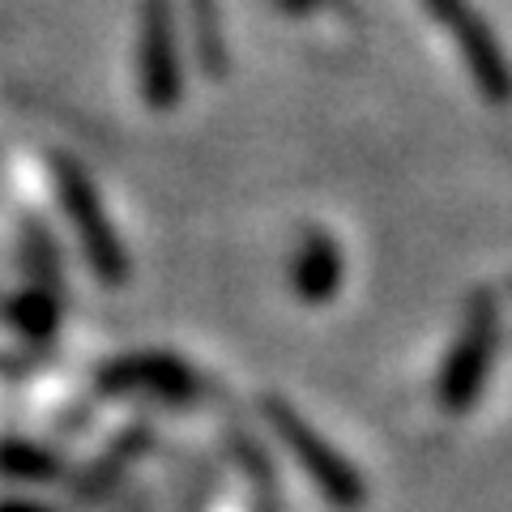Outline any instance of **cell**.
I'll list each match as a JSON object with an SVG mask.
<instances>
[{"mask_svg": "<svg viewBox=\"0 0 512 512\" xmlns=\"http://www.w3.org/2000/svg\"><path fill=\"white\" fill-rule=\"evenodd\" d=\"M491 355H495V299L487 291H478V295H470L461 342L453 346V355H448L444 372H440V406L448 414H461L483 393Z\"/></svg>", "mask_w": 512, "mask_h": 512, "instance_id": "6da1fadb", "label": "cell"}, {"mask_svg": "<svg viewBox=\"0 0 512 512\" xmlns=\"http://www.w3.org/2000/svg\"><path fill=\"white\" fill-rule=\"evenodd\" d=\"M448 35H453L461 60H466L470 77L491 103H512V64L491 39V26L470 9V0H423Z\"/></svg>", "mask_w": 512, "mask_h": 512, "instance_id": "7a4b0ae2", "label": "cell"}]
</instances>
